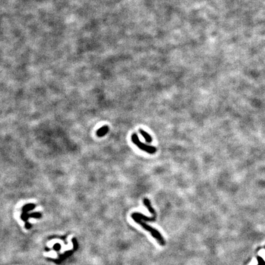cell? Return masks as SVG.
I'll return each mask as SVG.
<instances>
[{
    "instance_id": "1",
    "label": "cell",
    "mask_w": 265,
    "mask_h": 265,
    "mask_svg": "<svg viewBox=\"0 0 265 265\" xmlns=\"http://www.w3.org/2000/svg\"><path fill=\"white\" fill-rule=\"evenodd\" d=\"M134 221L136 223L140 224L141 226V227L143 228L145 230H146L147 231L150 233L152 235V236L157 240V241L159 243L160 245H161L162 246H164L165 245L166 242H165L163 237L162 236V235L160 234V233L158 230L152 228V227L149 226L145 222H144L141 220L136 219Z\"/></svg>"
},
{
    "instance_id": "2",
    "label": "cell",
    "mask_w": 265,
    "mask_h": 265,
    "mask_svg": "<svg viewBox=\"0 0 265 265\" xmlns=\"http://www.w3.org/2000/svg\"><path fill=\"white\" fill-rule=\"evenodd\" d=\"M131 141L139 149H140L141 150H142L143 151H145V152H147L148 154H154L157 151V149L154 146H148V145H146V144L143 143L140 140L138 135L136 133L132 135V136H131Z\"/></svg>"
},
{
    "instance_id": "3",
    "label": "cell",
    "mask_w": 265,
    "mask_h": 265,
    "mask_svg": "<svg viewBox=\"0 0 265 265\" xmlns=\"http://www.w3.org/2000/svg\"><path fill=\"white\" fill-rule=\"evenodd\" d=\"M131 218L134 220L136 219H138V220H141L144 222H154L157 219V215H152V217H149L144 215H143L141 213L135 212L131 214Z\"/></svg>"
},
{
    "instance_id": "4",
    "label": "cell",
    "mask_w": 265,
    "mask_h": 265,
    "mask_svg": "<svg viewBox=\"0 0 265 265\" xmlns=\"http://www.w3.org/2000/svg\"><path fill=\"white\" fill-rule=\"evenodd\" d=\"M109 131V128L107 126H103L101 128H100L99 129L96 131V135L99 137H103Z\"/></svg>"
},
{
    "instance_id": "5",
    "label": "cell",
    "mask_w": 265,
    "mask_h": 265,
    "mask_svg": "<svg viewBox=\"0 0 265 265\" xmlns=\"http://www.w3.org/2000/svg\"><path fill=\"white\" fill-rule=\"evenodd\" d=\"M140 132L141 135L144 138V139H145L146 143H151L152 141V137L151 136V135H150L149 134L147 133V132L146 131H145L143 130V129H140Z\"/></svg>"
},
{
    "instance_id": "6",
    "label": "cell",
    "mask_w": 265,
    "mask_h": 265,
    "mask_svg": "<svg viewBox=\"0 0 265 265\" xmlns=\"http://www.w3.org/2000/svg\"><path fill=\"white\" fill-rule=\"evenodd\" d=\"M257 260H258V265H265V261L261 256H258Z\"/></svg>"
}]
</instances>
